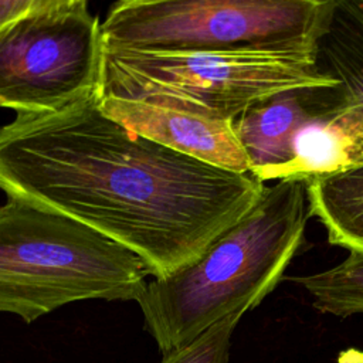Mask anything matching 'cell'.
Segmentation results:
<instances>
[{
  "label": "cell",
  "mask_w": 363,
  "mask_h": 363,
  "mask_svg": "<svg viewBox=\"0 0 363 363\" xmlns=\"http://www.w3.org/2000/svg\"><path fill=\"white\" fill-rule=\"evenodd\" d=\"M44 0H0V30L27 13L41 7Z\"/></svg>",
  "instance_id": "5bb4252c"
},
{
  "label": "cell",
  "mask_w": 363,
  "mask_h": 363,
  "mask_svg": "<svg viewBox=\"0 0 363 363\" xmlns=\"http://www.w3.org/2000/svg\"><path fill=\"white\" fill-rule=\"evenodd\" d=\"M309 216L306 183L281 179L194 262L147 282L136 302L162 354L258 306L284 277Z\"/></svg>",
  "instance_id": "7a4b0ae2"
},
{
  "label": "cell",
  "mask_w": 363,
  "mask_h": 363,
  "mask_svg": "<svg viewBox=\"0 0 363 363\" xmlns=\"http://www.w3.org/2000/svg\"><path fill=\"white\" fill-rule=\"evenodd\" d=\"M336 85L318 68L315 44L221 50L104 47L99 95L233 122L277 94Z\"/></svg>",
  "instance_id": "3957f363"
},
{
  "label": "cell",
  "mask_w": 363,
  "mask_h": 363,
  "mask_svg": "<svg viewBox=\"0 0 363 363\" xmlns=\"http://www.w3.org/2000/svg\"><path fill=\"white\" fill-rule=\"evenodd\" d=\"M147 275L138 254L71 217L0 206V312L31 323L77 301H138Z\"/></svg>",
  "instance_id": "277c9868"
},
{
  "label": "cell",
  "mask_w": 363,
  "mask_h": 363,
  "mask_svg": "<svg viewBox=\"0 0 363 363\" xmlns=\"http://www.w3.org/2000/svg\"><path fill=\"white\" fill-rule=\"evenodd\" d=\"M330 0H123L104 23V47L221 50L315 44Z\"/></svg>",
  "instance_id": "5b68a950"
},
{
  "label": "cell",
  "mask_w": 363,
  "mask_h": 363,
  "mask_svg": "<svg viewBox=\"0 0 363 363\" xmlns=\"http://www.w3.org/2000/svg\"><path fill=\"white\" fill-rule=\"evenodd\" d=\"M305 183L311 216L322 223L328 241L363 252V163Z\"/></svg>",
  "instance_id": "8fae6325"
},
{
  "label": "cell",
  "mask_w": 363,
  "mask_h": 363,
  "mask_svg": "<svg viewBox=\"0 0 363 363\" xmlns=\"http://www.w3.org/2000/svg\"><path fill=\"white\" fill-rule=\"evenodd\" d=\"M104 43L85 0H44L0 30V106L61 111L99 92Z\"/></svg>",
  "instance_id": "8992f818"
},
{
  "label": "cell",
  "mask_w": 363,
  "mask_h": 363,
  "mask_svg": "<svg viewBox=\"0 0 363 363\" xmlns=\"http://www.w3.org/2000/svg\"><path fill=\"white\" fill-rule=\"evenodd\" d=\"M345 106L336 86L291 89L245 111L231 122L248 162L250 173L261 182L292 159V142L308 121Z\"/></svg>",
  "instance_id": "ba28073f"
},
{
  "label": "cell",
  "mask_w": 363,
  "mask_h": 363,
  "mask_svg": "<svg viewBox=\"0 0 363 363\" xmlns=\"http://www.w3.org/2000/svg\"><path fill=\"white\" fill-rule=\"evenodd\" d=\"M315 55L318 68L337 82L345 105L363 111V0H330Z\"/></svg>",
  "instance_id": "30bf717a"
},
{
  "label": "cell",
  "mask_w": 363,
  "mask_h": 363,
  "mask_svg": "<svg viewBox=\"0 0 363 363\" xmlns=\"http://www.w3.org/2000/svg\"><path fill=\"white\" fill-rule=\"evenodd\" d=\"M302 286L322 313L346 318L363 313V252L349 251L337 265L309 275L288 278Z\"/></svg>",
  "instance_id": "7c38bea8"
},
{
  "label": "cell",
  "mask_w": 363,
  "mask_h": 363,
  "mask_svg": "<svg viewBox=\"0 0 363 363\" xmlns=\"http://www.w3.org/2000/svg\"><path fill=\"white\" fill-rule=\"evenodd\" d=\"M0 189L88 225L163 278L201 257L265 184L128 130L102 112L95 92L0 126Z\"/></svg>",
  "instance_id": "6da1fadb"
},
{
  "label": "cell",
  "mask_w": 363,
  "mask_h": 363,
  "mask_svg": "<svg viewBox=\"0 0 363 363\" xmlns=\"http://www.w3.org/2000/svg\"><path fill=\"white\" fill-rule=\"evenodd\" d=\"M363 163V111L345 105L308 121L292 142V159L267 180H312Z\"/></svg>",
  "instance_id": "9c48e42d"
},
{
  "label": "cell",
  "mask_w": 363,
  "mask_h": 363,
  "mask_svg": "<svg viewBox=\"0 0 363 363\" xmlns=\"http://www.w3.org/2000/svg\"><path fill=\"white\" fill-rule=\"evenodd\" d=\"M244 313L225 316L187 346L164 353L160 363H227L233 332Z\"/></svg>",
  "instance_id": "4fadbf2b"
},
{
  "label": "cell",
  "mask_w": 363,
  "mask_h": 363,
  "mask_svg": "<svg viewBox=\"0 0 363 363\" xmlns=\"http://www.w3.org/2000/svg\"><path fill=\"white\" fill-rule=\"evenodd\" d=\"M99 106L128 130L173 152L235 173H250V162L228 121L108 95H99Z\"/></svg>",
  "instance_id": "52a82bcc"
}]
</instances>
